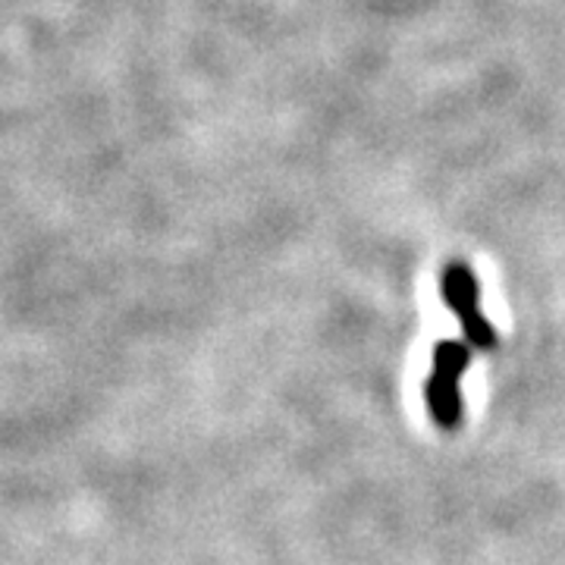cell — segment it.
Masks as SVG:
<instances>
[{"mask_svg":"<svg viewBox=\"0 0 565 565\" xmlns=\"http://www.w3.org/2000/svg\"><path fill=\"white\" fill-rule=\"evenodd\" d=\"M444 302L459 315V321L468 315L481 311V286L471 267L462 262H452L444 274Z\"/></svg>","mask_w":565,"mask_h":565,"instance_id":"cell-1","label":"cell"},{"mask_svg":"<svg viewBox=\"0 0 565 565\" xmlns=\"http://www.w3.org/2000/svg\"><path fill=\"white\" fill-rule=\"evenodd\" d=\"M424 396L430 405V415L434 422L452 430L462 424V393H459V381L456 377H446L440 371H434V377L424 384Z\"/></svg>","mask_w":565,"mask_h":565,"instance_id":"cell-2","label":"cell"},{"mask_svg":"<svg viewBox=\"0 0 565 565\" xmlns=\"http://www.w3.org/2000/svg\"><path fill=\"white\" fill-rule=\"evenodd\" d=\"M434 371H440L446 377H462L468 371V349L456 340H446L434 349Z\"/></svg>","mask_w":565,"mask_h":565,"instance_id":"cell-3","label":"cell"},{"mask_svg":"<svg viewBox=\"0 0 565 565\" xmlns=\"http://www.w3.org/2000/svg\"><path fill=\"white\" fill-rule=\"evenodd\" d=\"M462 330L465 340L471 345H478V349H493L497 345V333H493V327H490V321H487L481 311L462 318Z\"/></svg>","mask_w":565,"mask_h":565,"instance_id":"cell-4","label":"cell"}]
</instances>
